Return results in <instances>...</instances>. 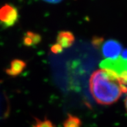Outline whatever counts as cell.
<instances>
[{
    "label": "cell",
    "mask_w": 127,
    "mask_h": 127,
    "mask_svg": "<svg viewBox=\"0 0 127 127\" xmlns=\"http://www.w3.org/2000/svg\"><path fill=\"white\" fill-rule=\"evenodd\" d=\"M89 86L91 94L99 104L110 105L127 93V86L119 80V75L110 69H99L92 74Z\"/></svg>",
    "instance_id": "1"
},
{
    "label": "cell",
    "mask_w": 127,
    "mask_h": 127,
    "mask_svg": "<svg viewBox=\"0 0 127 127\" xmlns=\"http://www.w3.org/2000/svg\"><path fill=\"white\" fill-rule=\"evenodd\" d=\"M34 120H35V123L33 124L32 127H55L54 124L48 119L40 120L38 118L35 117Z\"/></svg>",
    "instance_id": "8"
},
{
    "label": "cell",
    "mask_w": 127,
    "mask_h": 127,
    "mask_svg": "<svg viewBox=\"0 0 127 127\" xmlns=\"http://www.w3.org/2000/svg\"><path fill=\"white\" fill-rule=\"evenodd\" d=\"M104 41V38L100 36H94L92 40V43L94 47L99 48Z\"/></svg>",
    "instance_id": "10"
},
{
    "label": "cell",
    "mask_w": 127,
    "mask_h": 127,
    "mask_svg": "<svg viewBox=\"0 0 127 127\" xmlns=\"http://www.w3.org/2000/svg\"><path fill=\"white\" fill-rule=\"evenodd\" d=\"M125 108H126V110L127 111V97L125 99Z\"/></svg>",
    "instance_id": "15"
},
{
    "label": "cell",
    "mask_w": 127,
    "mask_h": 127,
    "mask_svg": "<svg viewBox=\"0 0 127 127\" xmlns=\"http://www.w3.org/2000/svg\"><path fill=\"white\" fill-rule=\"evenodd\" d=\"M81 126L82 121L80 118L70 114H67V118L63 123L64 127H80Z\"/></svg>",
    "instance_id": "7"
},
{
    "label": "cell",
    "mask_w": 127,
    "mask_h": 127,
    "mask_svg": "<svg viewBox=\"0 0 127 127\" xmlns=\"http://www.w3.org/2000/svg\"><path fill=\"white\" fill-rule=\"evenodd\" d=\"M121 57L122 59H125V60H127V49H124L123 51H121Z\"/></svg>",
    "instance_id": "13"
},
{
    "label": "cell",
    "mask_w": 127,
    "mask_h": 127,
    "mask_svg": "<svg viewBox=\"0 0 127 127\" xmlns=\"http://www.w3.org/2000/svg\"><path fill=\"white\" fill-rule=\"evenodd\" d=\"M1 97H0V106H1ZM0 112H1V109H0Z\"/></svg>",
    "instance_id": "16"
},
{
    "label": "cell",
    "mask_w": 127,
    "mask_h": 127,
    "mask_svg": "<svg viewBox=\"0 0 127 127\" xmlns=\"http://www.w3.org/2000/svg\"><path fill=\"white\" fill-rule=\"evenodd\" d=\"M119 80L123 85H127V71H124L119 75Z\"/></svg>",
    "instance_id": "12"
},
{
    "label": "cell",
    "mask_w": 127,
    "mask_h": 127,
    "mask_svg": "<svg viewBox=\"0 0 127 127\" xmlns=\"http://www.w3.org/2000/svg\"><path fill=\"white\" fill-rule=\"evenodd\" d=\"M51 51L54 54H59L61 53L62 51H63V48L60 44H59L58 43H55V44H53V45L51 46Z\"/></svg>",
    "instance_id": "11"
},
{
    "label": "cell",
    "mask_w": 127,
    "mask_h": 127,
    "mask_svg": "<svg viewBox=\"0 0 127 127\" xmlns=\"http://www.w3.org/2000/svg\"><path fill=\"white\" fill-rule=\"evenodd\" d=\"M19 12L12 4H5L0 8V24L3 28H9L15 25L19 20Z\"/></svg>",
    "instance_id": "2"
},
{
    "label": "cell",
    "mask_w": 127,
    "mask_h": 127,
    "mask_svg": "<svg viewBox=\"0 0 127 127\" xmlns=\"http://www.w3.org/2000/svg\"><path fill=\"white\" fill-rule=\"evenodd\" d=\"M45 1L49 3H59L60 1H62V0H44Z\"/></svg>",
    "instance_id": "14"
},
{
    "label": "cell",
    "mask_w": 127,
    "mask_h": 127,
    "mask_svg": "<svg viewBox=\"0 0 127 127\" xmlns=\"http://www.w3.org/2000/svg\"><path fill=\"white\" fill-rule=\"evenodd\" d=\"M26 33L31 38L32 42H33L34 46H36L38 44H40L41 41H42V36L39 34L34 32L32 31H27Z\"/></svg>",
    "instance_id": "9"
},
{
    "label": "cell",
    "mask_w": 127,
    "mask_h": 127,
    "mask_svg": "<svg viewBox=\"0 0 127 127\" xmlns=\"http://www.w3.org/2000/svg\"><path fill=\"white\" fill-rule=\"evenodd\" d=\"M27 66V63L21 59H14L10 62V67L5 69V73L11 77H17L22 73Z\"/></svg>",
    "instance_id": "5"
},
{
    "label": "cell",
    "mask_w": 127,
    "mask_h": 127,
    "mask_svg": "<svg viewBox=\"0 0 127 127\" xmlns=\"http://www.w3.org/2000/svg\"><path fill=\"white\" fill-rule=\"evenodd\" d=\"M122 51V45L118 41L108 40L102 45V53L107 59H115L119 57Z\"/></svg>",
    "instance_id": "4"
},
{
    "label": "cell",
    "mask_w": 127,
    "mask_h": 127,
    "mask_svg": "<svg viewBox=\"0 0 127 127\" xmlns=\"http://www.w3.org/2000/svg\"><path fill=\"white\" fill-rule=\"evenodd\" d=\"M75 40L73 34L68 31H60L57 36V43L60 44L63 49L71 47L73 44Z\"/></svg>",
    "instance_id": "6"
},
{
    "label": "cell",
    "mask_w": 127,
    "mask_h": 127,
    "mask_svg": "<svg viewBox=\"0 0 127 127\" xmlns=\"http://www.w3.org/2000/svg\"><path fill=\"white\" fill-rule=\"evenodd\" d=\"M100 67L105 69H110L118 75L127 71V60L118 57L115 59H106L100 62Z\"/></svg>",
    "instance_id": "3"
}]
</instances>
